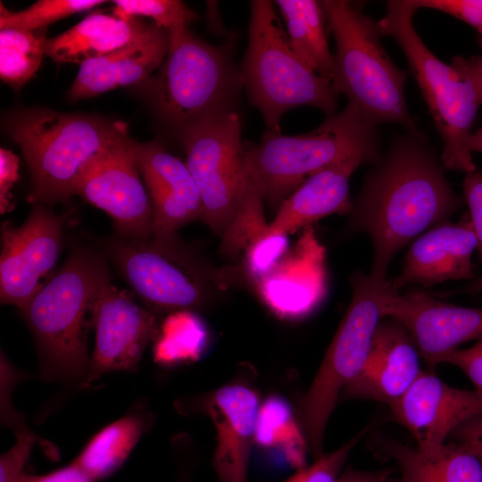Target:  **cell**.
<instances>
[{"instance_id": "obj_35", "label": "cell", "mask_w": 482, "mask_h": 482, "mask_svg": "<svg viewBox=\"0 0 482 482\" xmlns=\"http://www.w3.org/2000/svg\"><path fill=\"white\" fill-rule=\"evenodd\" d=\"M370 428V424L364 427L339 448L321 454L312 464L298 469L295 474L280 482H336L351 452Z\"/></svg>"}, {"instance_id": "obj_2", "label": "cell", "mask_w": 482, "mask_h": 482, "mask_svg": "<svg viewBox=\"0 0 482 482\" xmlns=\"http://www.w3.org/2000/svg\"><path fill=\"white\" fill-rule=\"evenodd\" d=\"M111 274L103 254L76 247L21 310L35 339L44 379L89 385L86 313Z\"/></svg>"}, {"instance_id": "obj_17", "label": "cell", "mask_w": 482, "mask_h": 482, "mask_svg": "<svg viewBox=\"0 0 482 482\" xmlns=\"http://www.w3.org/2000/svg\"><path fill=\"white\" fill-rule=\"evenodd\" d=\"M200 407L216 431L212 466L218 482H248V465L260 408L258 391L235 379L204 395Z\"/></svg>"}, {"instance_id": "obj_41", "label": "cell", "mask_w": 482, "mask_h": 482, "mask_svg": "<svg viewBox=\"0 0 482 482\" xmlns=\"http://www.w3.org/2000/svg\"><path fill=\"white\" fill-rule=\"evenodd\" d=\"M19 158L12 152L0 149V204L1 212L10 208V190L19 178Z\"/></svg>"}, {"instance_id": "obj_39", "label": "cell", "mask_w": 482, "mask_h": 482, "mask_svg": "<svg viewBox=\"0 0 482 482\" xmlns=\"http://www.w3.org/2000/svg\"><path fill=\"white\" fill-rule=\"evenodd\" d=\"M441 363L450 364L460 369L482 391V338L469 348H457L445 355Z\"/></svg>"}, {"instance_id": "obj_20", "label": "cell", "mask_w": 482, "mask_h": 482, "mask_svg": "<svg viewBox=\"0 0 482 482\" xmlns=\"http://www.w3.org/2000/svg\"><path fill=\"white\" fill-rule=\"evenodd\" d=\"M386 319L378 325L363 368L342 390L339 401L366 399L390 405L421 373L420 355L409 332L398 321Z\"/></svg>"}, {"instance_id": "obj_7", "label": "cell", "mask_w": 482, "mask_h": 482, "mask_svg": "<svg viewBox=\"0 0 482 482\" xmlns=\"http://www.w3.org/2000/svg\"><path fill=\"white\" fill-rule=\"evenodd\" d=\"M167 55L152 81L154 110L179 139L191 128L236 112L244 87L228 46L211 45L189 29L169 32Z\"/></svg>"}, {"instance_id": "obj_5", "label": "cell", "mask_w": 482, "mask_h": 482, "mask_svg": "<svg viewBox=\"0 0 482 482\" xmlns=\"http://www.w3.org/2000/svg\"><path fill=\"white\" fill-rule=\"evenodd\" d=\"M321 3L336 42L334 90L345 96L373 125L397 124L406 132L423 135L406 104L407 72L386 54L378 23L352 2Z\"/></svg>"}, {"instance_id": "obj_42", "label": "cell", "mask_w": 482, "mask_h": 482, "mask_svg": "<svg viewBox=\"0 0 482 482\" xmlns=\"http://www.w3.org/2000/svg\"><path fill=\"white\" fill-rule=\"evenodd\" d=\"M17 482H96V479L74 461L65 467L45 475L23 472Z\"/></svg>"}, {"instance_id": "obj_48", "label": "cell", "mask_w": 482, "mask_h": 482, "mask_svg": "<svg viewBox=\"0 0 482 482\" xmlns=\"http://www.w3.org/2000/svg\"><path fill=\"white\" fill-rule=\"evenodd\" d=\"M391 482H395V479H393V480H392Z\"/></svg>"}, {"instance_id": "obj_19", "label": "cell", "mask_w": 482, "mask_h": 482, "mask_svg": "<svg viewBox=\"0 0 482 482\" xmlns=\"http://www.w3.org/2000/svg\"><path fill=\"white\" fill-rule=\"evenodd\" d=\"M478 240L468 212L457 222L449 220L414 239L401 272L391 279L395 287L409 285L431 287L446 280H471L475 277L472 255Z\"/></svg>"}, {"instance_id": "obj_18", "label": "cell", "mask_w": 482, "mask_h": 482, "mask_svg": "<svg viewBox=\"0 0 482 482\" xmlns=\"http://www.w3.org/2000/svg\"><path fill=\"white\" fill-rule=\"evenodd\" d=\"M326 252L312 227L256 284L262 303L278 318L300 320L312 313L327 291Z\"/></svg>"}, {"instance_id": "obj_12", "label": "cell", "mask_w": 482, "mask_h": 482, "mask_svg": "<svg viewBox=\"0 0 482 482\" xmlns=\"http://www.w3.org/2000/svg\"><path fill=\"white\" fill-rule=\"evenodd\" d=\"M134 141L128 136L96 158L79 178L75 195L108 213L116 234L146 237L154 229L153 206L139 178Z\"/></svg>"}, {"instance_id": "obj_9", "label": "cell", "mask_w": 482, "mask_h": 482, "mask_svg": "<svg viewBox=\"0 0 482 482\" xmlns=\"http://www.w3.org/2000/svg\"><path fill=\"white\" fill-rule=\"evenodd\" d=\"M353 295L320 368L301 399L300 421L315 459L323 454L326 427L342 390L360 373L387 301L400 292L391 279L362 271L350 277Z\"/></svg>"}, {"instance_id": "obj_15", "label": "cell", "mask_w": 482, "mask_h": 482, "mask_svg": "<svg viewBox=\"0 0 482 482\" xmlns=\"http://www.w3.org/2000/svg\"><path fill=\"white\" fill-rule=\"evenodd\" d=\"M388 406L395 420L411 432L415 447L432 455L461 424L482 411V391L451 386L422 370L411 387Z\"/></svg>"}, {"instance_id": "obj_34", "label": "cell", "mask_w": 482, "mask_h": 482, "mask_svg": "<svg viewBox=\"0 0 482 482\" xmlns=\"http://www.w3.org/2000/svg\"><path fill=\"white\" fill-rule=\"evenodd\" d=\"M288 249L287 235L271 232L268 228L245 250L243 269L246 278L256 284L275 268Z\"/></svg>"}, {"instance_id": "obj_23", "label": "cell", "mask_w": 482, "mask_h": 482, "mask_svg": "<svg viewBox=\"0 0 482 482\" xmlns=\"http://www.w3.org/2000/svg\"><path fill=\"white\" fill-rule=\"evenodd\" d=\"M366 163L374 162L364 154H353L312 174L284 199L269 230L287 235L326 216L349 214L353 207L350 178Z\"/></svg>"}, {"instance_id": "obj_22", "label": "cell", "mask_w": 482, "mask_h": 482, "mask_svg": "<svg viewBox=\"0 0 482 482\" xmlns=\"http://www.w3.org/2000/svg\"><path fill=\"white\" fill-rule=\"evenodd\" d=\"M169 32L148 23L130 43L104 56L80 64L67 96L71 101L90 98L120 87L146 80L160 68L169 49Z\"/></svg>"}, {"instance_id": "obj_38", "label": "cell", "mask_w": 482, "mask_h": 482, "mask_svg": "<svg viewBox=\"0 0 482 482\" xmlns=\"http://www.w3.org/2000/svg\"><path fill=\"white\" fill-rule=\"evenodd\" d=\"M463 199L478 240V254L482 262V168L465 173L462 182Z\"/></svg>"}, {"instance_id": "obj_24", "label": "cell", "mask_w": 482, "mask_h": 482, "mask_svg": "<svg viewBox=\"0 0 482 482\" xmlns=\"http://www.w3.org/2000/svg\"><path fill=\"white\" fill-rule=\"evenodd\" d=\"M137 17L120 19L94 12L65 32L46 38L44 53L58 63H83L130 43L147 27Z\"/></svg>"}, {"instance_id": "obj_25", "label": "cell", "mask_w": 482, "mask_h": 482, "mask_svg": "<svg viewBox=\"0 0 482 482\" xmlns=\"http://www.w3.org/2000/svg\"><path fill=\"white\" fill-rule=\"evenodd\" d=\"M373 444L378 454L397 464L400 482H482V462L456 443L447 441L432 455L385 436H377Z\"/></svg>"}, {"instance_id": "obj_32", "label": "cell", "mask_w": 482, "mask_h": 482, "mask_svg": "<svg viewBox=\"0 0 482 482\" xmlns=\"http://www.w3.org/2000/svg\"><path fill=\"white\" fill-rule=\"evenodd\" d=\"M262 197L249 180L232 223L223 237L222 249L236 255L245 250L260 234L267 230L262 211Z\"/></svg>"}, {"instance_id": "obj_45", "label": "cell", "mask_w": 482, "mask_h": 482, "mask_svg": "<svg viewBox=\"0 0 482 482\" xmlns=\"http://www.w3.org/2000/svg\"><path fill=\"white\" fill-rule=\"evenodd\" d=\"M469 67L473 74L478 79L482 87V55H474L470 58H466Z\"/></svg>"}, {"instance_id": "obj_26", "label": "cell", "mask_w": 482, "mask_h": 482, "mask_svg": "<svg viewBox=\"0 0 482 482\" xmlns=\"http://www.w3.org/2000/svg\"><path fill=\"white\" fill-rule=\"evenodd\" d=\"M286 23L289 45L313 71L331 81L334 54L327 38V16L321 1H275Z\"/></svg>"}, {"instance_id": "obj_29", "label": "cell", "mask_w": 482, "mask_h": 482, "mask_svg": "<svg viewBox=\"0 0 482 482\" xmlns=\"http://www.w3.org/2000/svg\"><path fill=\"white\" fill-rule=\"evenodd\" d=\"M192 311L172 312L160 327L155 338L154 360L173 366L197 361L207 342L204 325Z\"/></svg>"}, {"instance_id": "obj_13", "label": "cell", "mask_w": 482, "mask_h": 482, "mask_svg": "<svg viewBox=\"0 0 482 482\" xmlns=\"http://www.w3.org/2000/svg\"><path fill=\"white\" fill-rule=\"evenodd\" d=\"M64 219L37 204L20 227L2 224L0 297L21 310L43 287L63 243Z\"/></svg>"}, {"instance_id": "obj_31", "label": "cell", "mask_w": 482, "mask_h": 482, "mask_svg": "<svg viewBox=\"0 0 482 482\" xmlns=\"http://www.w3.org/2000/svg\"><path fill=\"white\" fill-rule=\"evenodd\" d=\"M103 0H38L29 8L12 12L0 4V29L37 30L77 12L104 4Z\"/></svg>"}, {"instance_id": "obj_28", "label": "cell", "mask_w": 482, "mask_h": 482, "mask_svg": "<svg viewBox=\"0 0 482 482\" xmlns=\"http://www.w3.org/2000/svg\"><path fill=\"white\" fill-rule=\"evenodd\" d=\"M254 442L263 448L280 451L297 470L305 466L309 446L303 430L290 405L278 395L270 396L260 404Z\"/></svg>"}, {"instance_id": "obj_30", "label": "cell", "mask_w": 482, "mask_h": 482, "mask_svg": "<svg viewBox=\"0 0 482 482\" xmlns=\"http://www.w3.org/2000/svg\"><path fill=\"white\" fill-rule=\"evenodd\" d=\"M45 29L0 30V77L15 89L35 75L43 60Z\"/></svg>"}, {"instance_id": "obj_11", "label": "cell", "mask_w": 482, "mask_h": 482, "mask_svg": "<svg viewBox=\"0 0 482 482\" xmlns=\"http://www.w3.org/2000/svg\"><path fill=\"white\" fill-rule=\"evenodd\" d=\"M179 140L199 190L201 220L223 236L248 183L240 117L232 112L210 119L186 131Z\"/></svg>"}, {"instance_id": "obj_14", "label": "cell", "mask_w": 482, "mask_h": 482, "mask_svg": "<svg viewBox=\"0 0 482 482\" xmlns=\"http://www.w3.org/2000/svg\"><path fill=\"white\" fill-rule=\"evenodd\" d=\"M89 312L96 336L89 384L108 372L137 371L145 347L159 334L157 314L111 283L97 294Z\"/></svg>"}, {"instance_id": "obj_40", "label": "cell", "mask_w": 482, "mask_h": 482, "mask_svg": "<svg viewBox=\"0 0 482 482\" xmlns=\"http://www.w3.org/2000/svg\"><path fill=\"white\" fill-rule=\"evenodd\" d=\"M448 440L460 445L482 462V411L461 424Z\"/></svg>"}, {"instance_id": "obj_1", "label": "cell", "mask_w": 482, "mask_h": 482, "mask_svg": "<svg viewBox=\"0 0 482 482\" xmlns=\"http://www.w3.org/2000/svg\"><path fill=\"white\" fill-rule=\"evenodd\" d=\"M371 165L353 201L346 232L369 236L373 249L370 274L386 280L396 253L448 220L465 202L453 189L424 135H395L386 154Z\"/></svg>"}, {"instance_id": "obj_43", "label": "cell", "mask_w": 482, "mask_h": 482, "mask_svg": "<svg viewBox=\"0 0 482 482\" xmlns=\"http://www.w3.org/2000/svg\"><path fill=\"white\" fill-rule=\"evenodd\" d=\"M393 479L388 469L372 471L347 467L336 482H391Z\"/></svg>"}, {"instance_id": "obj_10", "label": "cell", "mask_w": 482, "mask_h": 482, "mask_svg": "<svg viewBox=\"0 0 482 482\" xmlns=\"http://www.w3.org/2000/svg\"><path fill=\"white\" fill-rule=\"evenodd\" d=\"M105 246L133 293L156 314L202 307L210 283H218V273L207 269L176 233L153 232L146 237L115 233Z\"/></svg>"}, {"instance_id": "obj_46", "label": "cell", "mask_w": 482, "mask_h": 482, "mask_svg": "<svg viewBox=\"0 0 482 482\" xmlns=\"http://www.w3.org/2000/svg\"><path fill=\"white\" fill-rule=\"evenodd\" d=\"M469 148L471 153H482V127L473 132L469 143Z\"/></svg>"}, {"instance_id": "obj_6", "label": "cell", "mask_w": 482, "mask_h": 482, "mask_svg": "<svg viewBox=\"0 0 482 482\" xmlns=\"http://www.w3.org/2000/svg\"><path fill=\"white\" fill-rule=\"evenodd\" d=\"M376 127L348 103L310 132L285 136L267 130L260 143L245 145L248 180L263 200L278 203L312 174L342 159L364 154L375 163L382 155Z\"/></svg>"}, {"instance_id": "obj_33", "label": "cell", "mask_w": 482, "mask_h": 482, "mask_svg": "<svg viewBox=\"0 0 482 482\" xmlns=\"http://www.w3.org/2000/svg\"><path fill=\"white\" fill-rule=\"evenodd\" d=\"M114 16L129 19L138 16L151 18L168 32L189 27L197 15L179 0H115Z\"/></svg>"}, {"instance_id": "obj_44", "label": "cell", "mask_w": 482, "mask_h": 482, "mask_svg": "<svg viewBox=\"0 0 482 482\" xmlns=\"http://www.w3.org/2000/svg\"><path fill=\"white\" fill-rule=\"evenodd\" d=\"M482 292V275L476 277L473 279L470 280L465 286L451 290L445 291L444 293H438L440 296L442 295H451L454 294H470V295H478Z\"/></svg>"}, {"instance_id": "obj_21", "label": "cell", "mask_w": 482, "mask_h": 482, "mask_svg": "<svg viewBox=\"0 0 482 482\" xmlns=\"http://www.w3.org/2000/svg\"><path fill=\"white\" fill-rule=\"evenodd\" d=\"M134 151L152 202L153 232L173 234L202 219L199 190L186 162L170 154L157 139L135 140Z\"/></svg>"}, {"instance_id": "obj_36", "label": "cell", "mask_w": 482, "mask_h": 482, "mask_svg": "<svg viewBox=\"0 0 482 482\" xmlns=\"http://www.w3.org/2000/svg\"><path fill=\"white\" fill-rule=\"evenodd\" d=\"M15 435V445L0 457V482H17L35 444V435L28 428Z\"/></svg>"}, {"instance_id": "obj_47", "label": "cell", "mask_w": 482, "mask_h": 482, "mask_svg": "<svg viewBox=\"0 0 482 482\" xmlns=\"http://www.w3.org/2000/svg\"><path fill=\"white\" fill-rule=\"evenodd\" d=\"M191 479V469L183 466L179 471L176 482H190Z\"/></svg>"}, {"instance_id": "obj_3", "label": "cell", "mask_w": 482, "mask_h": 482, "mask_svg": "<svg viewBox=\"0 0 482 482\" xmlns=\"http://www.w3.org/2000/svg\"><path fill=\"white\" fill-rule=\"evenodd\" d=\"M4 124L29 169V199L45 205L75 195L87 166L129 136L127 124L119 120L45 108L13 112Z\"/></svg>"}, {"instance_id": "obj_37", "label": "cell", "mask_w": 482, "mask_h": 482, "mask_svg": "<svg viewBox=\"0 0 482 482\" xmlns=\"http://www.w3.org/2000/svg\"><path fill=\"white\" fill-rule=\"evenodd\" d=\"M417 10L428 8L450 14L482 35V0H409Z\"/></svg>"}, {"instance_id": "obj_27", "label": "cell", "mask_w": 482, "mask_h": 482, "mask_svg": "<svg viewBox=\"0 0 482 482\" xmlns=\"http://www.w3.org/2000/svg\"><path fill=\"white\" fill-rule=\"evenodd\" d=\"M146 428L139 413H129L96 433L75 461L94 479H103L117 471Z\"/></svg>"}, {"instance_id": "obj_8", "label": "cell", "mask_w": 482, "mask_h": 482, "mask_svg": "<svg viewBox=\"0 0 482 482\" xmlns=\"http://www.w3.org/2000/svg\"><path fill=\"white\" fill-rule=\"evenodd\" d=\"M248 43L240 68L249 101L260 111L268 130H279L281 117L298 106L334 114L338 94L292 50L274 4L251 1Z\"/></svg>"}, {"instance_id": "obj_4", "label": "cell", "mask_w": 482, "mask_h": 482, "mask_svg": "<svg viewBox=\"0 0 482 482\" xmlns=\"http://www.w3.org/2000/svg\"><path fill=\"white\" fill-rule=\"evenodd\" d=\"M417 11L409 0L387 1L384 17L377 21L380 35L394 37L407 58L443 141L444 168L474 171L469 143L482 105V87L466 58L457 55L447 64L429 50L413 25Z\"/></svg>"}, {"instance_id": "obj_16", "label": "cell", "mask_w": 482, "mask_h": 482, "mask_svg": "<svg viewBox=\"0 0 482 482\" xmlns=\"http://www.w3.org/2000/svg\"><path fill=\"white\" fill-rule=\"evenodd\" d=\"M382 314L407 329L430 368L461 345L482 338V308L446 303L423 290L396 293Z\"/></svg>"}]
</instances>
